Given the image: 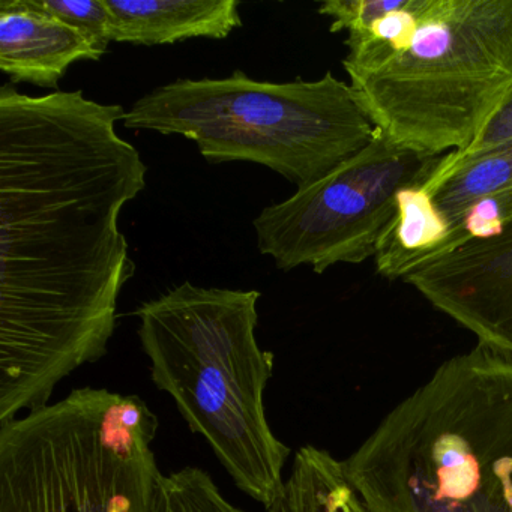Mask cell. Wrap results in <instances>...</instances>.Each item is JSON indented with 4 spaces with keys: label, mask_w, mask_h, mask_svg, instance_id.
<instances>
[{
    "label": "cell",
    "mask_w": 512,
    "mask_h": 512,
    "mask_svg": "<svg viewBox=\"0 0 512 512\" xmlns=\"http://www.w3.org/2000/svg\"><path fill=\"white\" fill-rule=\"evenodd\" d=\"M344 464L374 512H512V355L443 362Z\"/></svg>",
    "instance_id": "cell-2"
},
{
    "label": "cell",
    "mask_w": 512,
    "mask_h": 512,
    "mask_svg": "<svg viewBox=\"0 0 512 512\" xmlns=\"http://www.w3.org/2000/svg\"><path fill=\"white\" fill-rule=\"evenodd\" d=\"M29 7L79 29L103 50L112 40V14L106 0H26Z\"/></svg>",
    "instance_id": "cell-15"
},
{
    "label": "cell",
    "mask_w": 512,
    "mask_h": 512,
    "mask_svg": "<svg viewBox=\"0 0 512 512\" xmlns=\"http://www.w3.org/2000/svg\"><path fill=\"white\" fill-rule=\"evenodd\" d=\"M260 296L185 281L134 316L152 382L173 398L236 487L268 508L283 490L290 448L266 416L275 356L257 343Z\"/></svg>",
    "instance_id": "cell-3"
},
{
    "label": "cell",
    "mask_w": 512,
    "mask_h": 512,
    "mask_svg": "<svg viewBox=\"0 0 512 512\" xmlns=\"http://www.w3.org/2000/svg\"><path fill=\"white\" fill-rule=\"evenodd\" d=\"M403 0H328L320 4L317 13L331 20L332 34L364 31L377 20L400 7Z\"/></svg>",
    "instance_id": "cell-16"
},
{
    "label": "cell",
    "mask_w": 512,
    "mask_h": 512,
    "mask_svg": "<svg viewBox=\"0 0 512 512\" xmlns=\"http://www.w3.org/2000/svg\"><path fill=\"white\" fill-rule=\"evenodd\" d=\"M404 283L478 338L512 355V223L410 272Z\"/></svg>",
    "instance_id": "cell-8"
},
{
    "label": "cell",
    "mask_w": 512,
    "mask_h": 512,
    "mask_svg": "<svg viewBox=\"0 0 512 512\" xmlns=\"http://www.w3.org/2000/svg\"><path fill=\"white\" fill-rule=\"evenodd\" d=\"M121 104L0 88V422L100 361L136 265L119 227L148 166Z\"/></svg>",
    "instance_id": "cell-1"
},
{
    "label": "cell",
    "mask_w": 512,
    "mask_h": 512,
    "mask_svg": "<svg viewBox=\"0 0 512 512\" xmlns=\"http://www.w3.org/2000/svg\"><path fill=\"white\" fill-rule=\"evenodd\" d=\"M512 140V94L509 95L508 100L500 107L499 112L493 116L490 124L484 128L479 134L476 142L470 146L466 151L461 154H448L455 158L473 157V155L482 154V152L490 151V149L497 148L503 143L511 142Z\"/></svg>",
    "instance_id": "cell-17"
},
{
    "label": "cell",
    "mask_w": 512,
    "mask_h": 512,
    "mask_svg": "<svg viewBox=\"0 0 512 512\" xmlns=\"http://www.w3.org/2000/svg\"><path fill=\"white\" fill-rule=\"evenodd\" d=\"M343 67L389 142L461 154L512 94V0H422L403 40Z\"/></svg>",
    "instance_id": "cell-4"
},
{
    "label": "cell",
    "mask_w": 512,
    "mask_h": 512,
    "mask_svg": "<svg viewBox=\"0 0 512 512\" xmlns=\"http://www.w3.org/2000/svg\"><path fill=\"white\" fill-rule=\"evenodd\" d=\"M106 50L79 29L29 7L0 0V71L11 85L56 89L76 62H98Z\"/></svg>",
    "instance_id": "cell-10"
},
{
    "label": "cell",
    "mask_w": 512,
    "mask_h": 512,
    "mask_svg": "<svg viewBox=\"0 0 512 512\" xmlns=\"http://www.w3.org/2000/svg\"><path fill=\"white\" fill-rule=\"evenodd\" d=\"M422 187L449 224L433 260L499 235L512 223V140L473 157L445 155Z\"/></svg>",
    "instance_id": "cell-9"
},
{
    "label": "cell",
    "mask_w": 512,
    "mask_h": 512,
    "mask_svg": "<svg viewBox=\"0 0 512 512\" xmlns=\"http://www.w3.org/2000/svg\"><path fill=\"white\" fill-rule=\"evenodd\" d=\"M113 43L163 46L193 38L224 40L242 28L236 0H106Z\"/></svg>",
    "instance_id": "cell-11"
},
{
    "label": "cell",
    "mask_w": 512,
    "mask_h": 512,
    "mask_svg": "<svg viewBox=\"0 0 512 512\" xmlns=\"http://www.w3.org/2000/svg\"><path fill=\"white\" fill-rule=\"evenodd\" d=\"M154 512H248L233 505L200 467L161 475Z\"/></svg>",
    "instance_id": "cell-14"
},
{
    "label": "cell",
    "mask_w": 512,
    "mask_h": 512,
    "mask_svg": "<svg viewBox=\"0 0 512 512\" xmlns=\"http://www.w3.org/2000/svg\"><path fill=\"white\" fill-rule=\"evenodd\" d=\"M125 128L184 136L212 164H260L298 188L325 178L377 134L350 83L260 82L244 71L224 79H179L143 95Z\"/></svg>",
    "instance_id": "cell-5"
},
{
    "label": "cell",
    "mask_w": 512,
    "mask_h": 512,
    "mask_svg": "<svg viewBox=\"0 0 512 512\" xmlns=\"http://www.w3.org/2000/svg\"><path fill=\"white\" fill-rule=\"evenodd\" d=\"M268 512H374L347 473L344 460L314 445L296 451L289 478Z\"/></svg>",
    "instance_id": "cell-13"
},
{
    "label": "cell",
    "mask_w": 512,
    "mask_h": 512,
    "mask_svg": "<svg viewBox=\"0 0 512 512\" xmlns=\"http://www.w3.org/2000/svg\"><path fill=\"white\" fill-rule=\"evenodd\" d=\"M157 433L139 395L91 386L0 422V512H154Z\"/></svg>",
    "instance_id": "cell-6"
},
{
    "label": "cell",
    "mask_w": 512,
    "mask_h": 512,
    "mask_svg": "<svg viewBox=\"0 0 512 512\" xmlns=\"http://www.w3.org/2000/svg\"><path fill=\"white\" fill-rule=\"evenodd\" d=\"M442 158L400 148L377 130L364 151L325 178L262 209L253 221L260 254L284 272L308 266L323 274L365 262L397 217L400 191L424 185Z\"/></svg>",
    "instance_id": "cell-7"
},
{
    "label": "cell",
    "mask_w": 512,
    "mask_h": 512,
    "mask_svg": "<svg viewBox=\"0 0 512 512\" xmlns=\"http://www.w3.org/2000/svg\"><path fill=\"white\" fill-rule=\"evenodd\" d=\"M448 232V221L425 188H404L398 194L397 217L374 256L377 272L388 280L403 281L437 256Z\"/></svg>",
    "instance_id": "cell-12"
}]
</instances>
